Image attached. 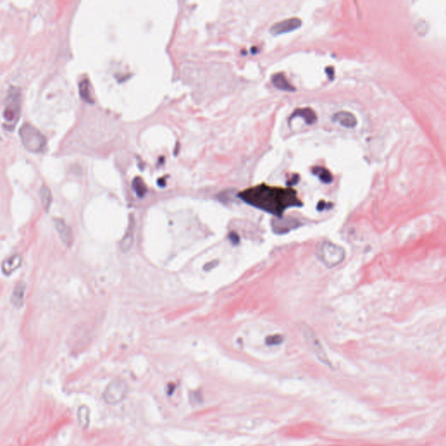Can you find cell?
Instances as JSON below:
<instances>
[{"instance_id": "6da1fadb", "label": "cell", "mask_w": 446, "mask_h": 446, "mask_svg": "<svg viewBox=\"0 0 446 446\" xmlns=\"http://www.w3.org/2000/svg\"><path fill=\"white\" fill-rule=\"evenodd\" d=\"M239 196L247 203L277 216H282L288 208L301 205L297 192L292 188H275L266 184L246 189Z\"/></svg>"}, {"instance_id": "7a4b0ae2", "label": "cell", "mask_w": 446, "mask_h": 446, "mask_svg": "<svg viewBox=\"0 0 446 446\" xmlns=\"http://www.w3.org/2000/svg\"><path fill=\"white\" fill-rule=\"evenodd\" d=\"M22 144L31 153H41L47 147V138L39 129L30 124H24L20 129Z\"/></svg>"}, {"instance_id": "3957f363", "label": "cell", "mask_w": 446, "mask_h": 446, "mask_svg": "<svg viewBox=\"0 0 446 446\" xmlns=\"http://www.w3.org/2000/svg\"><path fill=\"white\" fill-rule=\"evenodd\" d=\"M21 111V98L20 92L16 88H12L8 94L4 102L3 110L4 125L9 130H12L15 127L17 122H19Z\"/></svg>"}, {"instance_id": "277c9868", "label": "cell", "mask_w": 446, "mask_h": 446, "mask_svg": "<svg viewBox=\"0 0 446 446\" xmlns=\"http://www.w3.org/2000/svg\"><path fill=\"white\" fill-rule=\"evenodd\" d=\"M128 386L125 380L115 378L110 382L103 392V399L109 405H116L125 399Z\"/></svg>"}, {"instance_id": "5b68a950", "label": "cell", "mask_w": 446, "mask_h": 446, "mask_svg": "<svg viewBox=\"0 0 446 446\" xmlns=\"http://www.w3.org/2000/svg\"><path fill=\"white\" fill-rule=\"evenodd\" d=\"M317 255L326 266H337L345 257V252L341 247L329 242L322 243L317 250Z\"/></svg>"}, {"instance_id": "8992f818", "label": "cell", "mask_w": 446, "mask_h": 446, "mask_svg": "<svg viewBox=\"0 0 446 446\" xmlns=\"http://www.w3.org/2000/svg\"><path fill=\"white\" fill-rule=\"evenodd\" d=\"M301 25V20H299L297 18H291V19L282 20L281 22L274 24V25L270 28V32L273 35H280V34L297 30Z\"/></svg>"}, {"instance_id": "52a82bcc", "label": "cell", "mask_w": 446, "mask_h": 446, "mask_svg": "<svg viewBox=\"0 0 446 446\" xmlns=\"http://www.w3.org/2000/svg\"><path fill=\"white\" fill-rule=\"evenodd\" d=\"M54 225L56 230L59 234V238L65 246L70 247L74 241L73 230L67 223L63 219H54Z\"/></svg>"}, {"instance_id": "ba28073f", "label": "cell", "mask_w": 446, "mask_h": 446, "mask_svg": "<svg viewBox=\"0 0 446 446\" xmlns=\"http://www.w3.org/2000/svg\"><path fill=\"white\" fill-rule=\"evenodd\" d=\"M21 265H22V256H21V254H12L10 257L5 259L3 263H2V265H1L2 273L4 275H6V276H10L15 271L19 270Z\"/></svg>"}, {"instance_id": "9c48e42d", "label": "cell", "mask_w": 446, "mask_h": 446, "mask_svg": "<svg viewBox=\"0 0 446 446\" xmlns=\"http://www.w3.org/2000/svg\"><path fill=\"white\" fill-rule=\"evenodd\" d=\"M26 284L24 282H20L14 287L12 290L11 302L16 309H20L24 306L25 302V293Z\"/></svg>"}, {"instance_id": "30bf717a", "label": "cell", "mask_w": 446, "mask_h": 446, "mask_svg": "<svg viewBox=\"0 0 446 446\" xmlns=\"http://www.w3.org/2000/svg\"><path fill=\"white\" fill-rule=\"evenodd\" d=\"M333 122H338L340 125L348 128H353L356 125V117L349 112H338L334 114Z\"/></svg>"}, {"instance_id": "8fae6325", "label": "cell", "mask_w": 446, "mask_h": 446, "mask_svg": "<svg viewBox=\"0 0 446 446\" xmlns=\"http://www.w3.org/2000/svg\"><path fill=\"white\" fill-rule=\"evenodd\" d=\"M295 117H302L304 119L306 123L309 125H313L316 123L317 120V116L315 111L309 108V107H304V108H299L294 112L292 115L290 116V119H293Z\"/></svg>"}, {"instance_id": "7c38bea8", "label": "cell", "mask_w": 446, "mask_h": 446, "mask_svg": "<svg viewBox=\"0 0 446 446\" xmlns=\"http://www.w3.org/2000/svg\"><path fill=\"white\" fill-rule=\"evenodd\" d=\"M272 83L277 89L282 91H288V92H294L296 88L290 84L288 79L286 78L285 75L282 73H278L272 76L271 78Z\"/></svg>"}, {"instance_id": "4fadbf2b", "label": "cell", "mask_w": 446, "mask_h": 446, "mask_svg": "<svg viewBox=\"0 0 446 446\" xmlns=\"http://www.w3.org/2000/svg\"><path fill=\"white\" fill-rule=\"evenodd\" d=\"M77 418L79 426L84 430L87 429L90 424V410L86 405L79 406L77 411Z\"/></svg>"}, {"instance_id": "5bb4252c", "label": "cell", "mask_w": 446, "mask_h": 446, "mask_svg": "<svg viewBox=\"0 0 446 446\" xmlns=\"http://www.w3.org/2000/svg\"><path fill=\"white\" fill-rule=\"evenodd\" d=\"M133 233H134V221L133 218L130 220L129 225L125 235L122 239V248L124 251L128 250L131 248V246L133 243Z\"/></svg>"}, {"instance_id": "9a60e30c", "label": "cell", "mask_w": 446, "mask_h": 446, "mask_svg": "<svg viewBox=\"0 0 446 446\" xmlns=\"http://www.w3.org/2000/svg\"><path fill=\"white\" fill-rule=\"evenodd\" d=\"M39 196H40L41 203L43 205L46 211H48V209L51 207V202H52V194H51V189L47 186H42L39 190Z\"/></svg>"}, {"instance_id": "2e32d148", "label": "cell", "mask_w": 446, "mask_h": 446, "mask_svg": "<svg viewBox=\"0 0 446 446\" xmlns=\"http://www.w3.org/2000/svg\"><path fill=\"white\" fill-rule=\"evenodd\" d=\"M310 344L312 345L314 351L316 353L317 357L319 358V360L322 361L323 364H327V365L329 364V360H328L327 356H326V354H325L323 348L322 347V345L319 343V341L317 340V337L311 336V337H310Z\"/></svg>"}, {"instance_id": "e0dca14e", "label": "cell", "mask_w": 446, "mask_h": 446, "mask_svg": "<svg viewBox=\"0 0 446 446\" xmlns=\"http://www.w3.org/2000/svg\"><path fill=\"white\" fill-rule=\"evenodd\" d=\"M312 172H313L315 175L318 176V178L324 183H330L333 180V177L331 175V173L329 172L328 169H324V168H322V167H315L313 169H312Z\"/></svg>"}, {"instance_id": "ac0fdd59", "label": "cell", "mask_w": 446, "mask_h": 446, "mask_svg": "<svg viewBox=\"0 0 446 446\" xmlns=\"http://www.w3.org/2000/svg\"><path fill=\"white\" fill-rule=\"evenodd\" d=\"M79 93L83 99H85L86 102H93L91 97L90 84L87 79H83L79 84Z\"/></svg>"}, {"instance_id": "d6986e66", "label": "cell", "mask_w": 446, "mask_h": 446, "mask_svg": "<svg viewBox=\"0 0 446 446\" xmlns=\"http://www.w3.org/2000/svg\"><path fill=\"white\" fill-rule=\"evenodd\" d=\"M283 341V337L282 336H272V337H268L267 339V344L269 345H277L281 344Z\"/></svg>"}, {"instance_id": "ffe728a7", "label": "cell", "mask_w": 446, "mask_h": 446, "mask_svg": "<svg viewBox=\"0 0 446 446\" xmlns=\"http://www.w3.org/2000/svg\"><path fill=\"white\" fill-rule=\"evenodd\" d=\"M133 187L135 188V190H136V192H137L139 196H142L145 194L146 189L145 188H144V185H143L141 180H140V181H136V180H135Z\"/></svg>"}, {"instance_id": "44dd1931", "label": "cell", "mask_w": 446, "mask_h": 446, "mask_svg": "<svg viewBox=\"0 0 446 446\" xmlns=\"http://www.w3.org/2000/svg\"><path fill=\"white\" fill-rule=\"evenodd\" d=\"M201 397V396H200V392H193L191 396H190V401L192 403H199V399Z\"/></svg>"}, {"instance_id": "7402d4cb", "label": "cell", "mask_w": 446, "mask_h": 446, "mask_svg": "<svg viewBox=\"0 0 446 446\" xmlns=\"http://www.w3.org/2000/svg\"><path fill=\"white\" fill-rule=\"evenodd\" d=\"M298 180H299V176H298L297 174L294 175V176L292 177V179L288 182V186H290H290H292V185L297 184L298 182Z\"/></svg>"}, {"instance_id": "603a6c76", "label": "cell", "mask_w": 446, "mask_h": 446, "mask_svg": "<svg viewBox=\"0 0 446 446\" xmlns=\"http://www.w3.org/2000/svg\"><path fill=\"white\" fill-rule=\"evenodd\" d=\"M326 73H327V74L329 75L330 79H333V77H334V70H333L332 67H328V68L326 69Z\"/></svg>"}]
</instances>
